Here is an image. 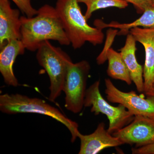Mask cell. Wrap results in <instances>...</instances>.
I'll return each instance as SVG.
<instances>
[{"mask_svg": "<svg viewBox=\"0 0 154 154\" xmlns=\"http://www.w3.org/2000/svg\"><path fill=\"white\" fill-rule=\"evenodd\" d=\"M100 81H96L86 91L84 107H91V111L95 115L99 113L107 116L109 121L107 131L110 134L118 131L132 121L134 116L123 105L117 107L110 105L105 100L99 90Z\"/></svg>", "mask_w": 154, "mask_h": 154, "instance_id": "obj_5", "label": "cell"}, {"mask_svg": "<svg viewBox=\"0 0 154 154\" xmlns=\"http://www.w3.org/2000/svg\"><path fill=\"white\" fill-rule=\"evenodd\" d=\"M105 125L104 122H101L96 130L90 134L78 133V137L81 142L79 154H98L105 149L123 145L118 138L105 129Z\"/></svg>", "mask_w": 154, "mask_h": 154, "instance_id": "obj_9", "label": "cell"}, {"mask_svg": "<svg viewBox=\"0 0 154 154\" xmlns=\"http://www.w3.org/2000/svg\"><path fill=\"white\" fill-rule=\"evenodd\" d=\"M21 20V40L28 50L37 51L47 40L57 41L63 45L71 44L60 17L52 6L44 5L38 10L35 17L23 16Z\"/></svg>", "mask_w": 154, "mask_h": 154, "instance_id": "obj_1", "label": "cell"}, {"mask_svg": "<svg viewBox=\"0 0 154 154\" xmlns=\"http://www.w3.org/2000/svg\"><path fill=\"white\" fill-rule=\"evenodd\" d=\"M125 144L143 146L154 143V119L143 116H134L129 124L113 133Z\"/></svg>", "mask_w": 154, "mask_h": 154, "instance_id": "obj_8", "label": "cell"}, {"mask_svg": "<svg viewBox=\"0 0 154 154\" xmlns=\"http://www.w3.org/2000/svg\"><path fill=\"white\" fill-rule=\"evenodd\" d=\"M129 33L144 48L145 60L143 76L144 93L145 94L149 91L154 83V28L136 27L131 28Z\"/></svg>", "mask_w": 154, "mask_h": 154, "instance_id": "obj_10", "label": "cell"}, {"mask_svg": "<svg viewBox=\"0 0 154 154\" xmlns=\"http://www.w3.org/2000/svg\"><path fill=\"white\" fill-rule=\"evenodd\" d=\"M55 8L74 49L81 48L86 42L94 46L103 43L102 29L89 25L78 0H57Z\"/></svg>", "mask_w": 154, "mask_h": 154, "instance_id": "obj_2", "label": "cell"}, {"mask_svg": "<svg viewBox=\"0 0 154 154\" xmlns=\"http://www.w3.org/2000/svg\"><path fill=\"white\" fill-rule=\"evenodd\" d=\"M153 6L154 7V0H152Z\"/></svg>", "mask_w": 154, "mask_h": 154, "instance_id": "obj_21", "label": "cell"}, {"mask_svg": "<svg viewBox=\"0 0 154 154\" xmlns=\"http://www.w3.org/2000/svg\"><path fill=\"white\" fill-rule=\"evenodd\" d=\"M26 49L21 40L12 39L1 49L0 72L4 81L8 85H19L18 80L14 74L13 66L18 56L22 55Z\"/></svg>", "mask_w": 154, "mask_h": 154, "instance_id": "obj_12", "label": "cell"}, {"mask_svg": "<svg viewBox=\"0 0 154 154\" xmlns=\"http://www.w3.org/2000/svg\"><path fill=\"white\" fill-rule=\"evenodd\" d=\"M94 25L96 27L102 30L107 28L120 29V31L117 33L119 35L128 34L131 28L136 27L154 28V7L151 6L146 9L140 18L131 23L121 24L116 22H112L109 24H106L102 20L97 19L94 22Z\"/></svg>", "mask_w": 154, "mask_h": 154, "instance_id": "obj_14", "label": "cell"}, {"mask_svg": "<svg viewBox=\"0 0 154 154\" xmlns=\"http://www.w3.org/2000/svg\"><path fill=\"white\" fill-rule=\"evenodd\" d=\"M133 154H154V143L138 148H132Z\"/></svg>", "mask_w": 154, "mask_h": 154, "instance_id": "obj_19", "label": "cell"}, {"mask_svg": "<svg viewBox=\"0 0 154 154\" xmlns=\"http://www.w3.org/2000/svg\"><path fill=\"white\" fill-rule=\"evenodd\" d=\"M78 2L82 3L87 6L85 16L87 20L91 18L94 12L100 9L110 8L125 9L128 6V3L125 0H78Z\"/></svg>", "mask_w": 154, "mask_h": 154, "instance_id": "obj_16", "label": "cell"}, {"mask_svg": "<svg viewBox=\"0 0 154 154\" xmlns=\"http://www.w3.org/2000/svg\"><path fill=\"white\" fill-rule=\"evenodd\" d=\"M136 42L132 34L128 33L124 46L119 51L129 72L131 80L134 83L137 91L140 93H142L144 91L143 68L138 63L137 60Z\"/></svg>", "mask_w": 154, "mask_h": 154, "instance_id": "obj_13", "label": "cell"}, {"mask_svg": "<svg viewBox=\"0 0 154 154\" xmlns=\"http://www.w3.org/2000/svg\"><path fill=\"white\" fill-rule=\"evenodd\" d=\"M91 69L90 63L85 60L76 63L72 61L69 64L63 91L65 94V107L72 113H80L84 107Z\"/></svg>", "mask_w": 154, "mask_h": 154, "instance_id": "obj_6", "label": "cell"}, {"mask_svg": "<svg viewBox=\"0 0 154 154\" xmlns=\"http://www.w3.org/2000/svg\"><path fill=\"white\" fill-rule=\"evenodd\" d=\"M20 12L12 8L10 0H0V49L12 39H21Z\"/></svg>", "mask_w": 154, "mask_h": 154, "instance_id": "obj_11", "label": "cell"}, {"mask_svg": "<svg viewBox=\"0 0 154 154\" xmlns=\"http://www.w3.org/2000/svg\"><path fill=\"white\" fill-rule=\"evenodd\" d=\"M106 58L108 62L107 75L114 79L123 81L128 85H131L132 80L120 53L109 48L106 52Z\"/></svg>", "mask_w": 154, "mask_h": 154, "instance_id": "obj_15", "label": "cell"}, {"mask_svg": "<svg viewBox=\"0 0 154 154\" xmlns=\"http://www.w3.org/2000/svg\"><path fill=\"white\" fill-rule=\"evenodd\" d=\"M145 95L146 96H154V83L152 86V88L150 89L149 91L146 93Z\"/></svg>", "mask_w": 154, "mask_h": 154, "instance_id": "obj_20", "label": "cell"}, {"mask_svg": "<svg viewBox=\"0 0 154 154\" xmlns=\"http://www.w3.org/2000/svg\"><path fill=\"white\" fill-rule=\"evenodd\" d=\"M105 93L107 100L123 105L134 116H143L154 119V96L145 99L135 91L124 92L116 88L109 79H105Z\"/></svg>", "mask_w": 154, "mask_h": 154, "instance_id": "obj_7", "label": "cell"}, {"mask_svg": "<svg viewBox=\"0 0 154 154\" xmlns=\"http://www.w3.org/2000/svg\"><path fill=\"white\" fill-rule=\"evenodd\" d=\"M0 110L6 114L36 113L48 116L62 123L71 134V141L78 137L79 125L69 119L57 108L38 98H30L20 94H2L0 96Z\"/></svg>", "mask_w": 154, "mask_h": 154, "instance_id": "obj_3", "label": "cell"}, {"mask_svg": "<svg viewBox=\"0 0 154 154\" xmlns=\"http://www.w3.org/2000/svg\"><path fill=\"white\" fill-rule=\"evenodd\" d=\"M22 11L26 17H34L38 13V10L34 9L31 4V0H11Z\"/></svg>", "mask_w": 154, "mask_h": 154, "instance_id": "obj_17", "label": "cell"}, {"mask_svg": "<svg viewBox=\"0 0 154 154\" xmlns=\"http://www.w3.org/2000/svg\"><path fill=\"white\" fill-rule=\"evenodd\" d=\"M38 64L49 77V100L54 102L63 91L69 64L72 60L68 54L59 47L53 45L49 40L43 42L37 50Z\"/></svg>", "mask_w": 154, "mask_h": 154, "instance_id": "obj_4", "label": "cell"}, {"mask_svg": "<svg viewBox=\"0 0 154 154\" xmlns=\"http://www.w3.org/2000/svg\"><path fill=\"white\" fill-rule=\"evenodd\" d=\"M128 3H131L137 12L139 14H142L146 9L153 6L152 0H125Z\"/></svg>", "mask_w": 154, "mask_h": 154, "instance_id": "obj_18", "label": "cell"}]
</instances>
